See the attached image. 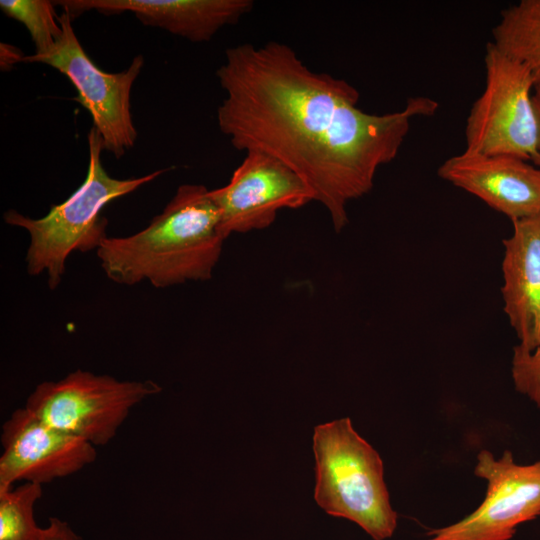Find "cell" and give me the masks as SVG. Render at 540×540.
<instances>
[{"label": "cell", "instance_id": "1", "mask_svg": "<svg viewBox=\"0 0 540 540\" xmlns=\"http://www.w3.org/2000/svg\"><path fill=\"white\" fill-rule=\"evenodd\" d=\"M216 77L226 94L217 109L220 131L238 151L264 152L296 172L336 232L348 223V203L366 195L379 167L396 158L412 120L439 107L419 96L398 111L367 113L352 84L311 70L277 41L227 49Z\"/></svg>", "mask_w": 540, "mask_h": 540}, {"label": "cell", "instance_id": "2", "mask_svg": "<svg viewBox=\"0 0 540 540\" xmlns=\"http://www.w3.org/2000/svg\"><path fill=\"white\" fill-rule=\"evenodd\" d=\"M225 239L209 190L183 184L146 228L126 237H107L96 254L107 278L117 284L148 281L166 288L210 279Z\"/></svg>", "mask_w": 540, "mask_h": 540}, {"label": "cell", "instance_id": "3", "mask_svg": "<svg viewBox=\"0 0 540 540\" xmlns=\"http://www.w3.org/2000/svg\"><path fill=\"white\" fill-rule=\"evenodd\" d=\"M87 139V175L72 195L64 202L51 206L42 218L33 219L13 209L3 214L5 223L29 233L30 244L25 258L27 272L32 276L47 272L51 290L61 283L66 260L72 252L97 250L108 237V221L101 215L102 209L112 200L137 190L171 169L154 171L138 178H113L102 165L104 144L94 126Z\"/></svg>", "mask_w": 540, "mask_h": 540}, {"label": "cell", "instance_id": "4", "mask_svg": "<svg viewBox=\"0 0 540 540\" xmlns=\"http://www.w3.org/2000/svg\"><path fill=\"white\" fill-rule=\"evenodd\" d=\"M313 452L318 506L356 523L374 540L392 537L398 515L390 503L383 461L350 418L316 426Z\"/></svg>", "mask_w": 540, "mask_h": 540}, {"label": "cell", "instance_id": "5", "mask_svg": "<svg viewBox=\"0 0 540 540\" xmlns=\"http://www.w3.org/2000/svg\"><path fill=\"white\" fill-rule=\"evenodd\" d=\"M485 87L466 119L465 151L519 157L540 167L530 71L491 41L484 55Z\"/></svg>", "mask_w": 540, "mask_h": 540}, {"label": "cell", "instance_id": "6", "mask_svg": "<svg viewBox=\"0 0 540 540\" xmlns=\"http://www.w3.org/2000/svg\"><path fill=\"white\" fill-rule=\"evenodd\" d=\"M162 387L152 380H118L78 369L39 383L25 408L46 424L93 446L108 444L130 411Z\"/></svg>", "mask_w": 540, "mask_h": 540}, {"label": "cell", "instance_id": "7", "mask_svg": "<svg viewBox=\"0 0 540 540\" xmlns=\"http://www.w3.org/2000/svg\"><path fill=\"white\" fill-rule=\"evenodd\" d=\"M59 22L62 34L55 46L44 54L24 56L23 61L42 63L65 75L78 92L75 101L89 111L93 126L103 140L104 150L120 158L134 146L137 138L130 96L144 59L138 55L126 70L105 72L83 49L67 11L63 10Z\"/></svg>", "mask_w": 540, "mask_h": 540}, {"label": "cell", "instance_id": "8", "mask_svg": "<svg viewBox=\"0 0 540 540\" xmlns=\"http://www.w3.org/2000/svg\"><path fill=\"white\" fill-rule=\"evenodd\" d=\"M474 473L487 482L481 505L452 525L430 530L426 540H510L520 524L540 516V460L521 465L508 450L499 459L482 450Z\"/></svg>", "mask_w": 540, "mask_h": 540}, {"label": "cell", "instance_id": "9", "mask_svg": "<svg viewBox=\"0 0 540 540\" xmlns=\"http://www.w3.org/2000/svg\"><path fill=\"white\" fill-rule=\"evenodd\" d=\"M225 238L269 227L281 209H297L314 201L307 183L277 158L247 151L229 182L209 190Z\"/></svg>", "mask_w": 540, "mask_h": 540}, {"label": "cell", "instance_id": "10", "mask_svg": "<svg viewBox=\"0 0 540 540\" xmlns=\"http://www.w3.org/2000/svg\"><path fill=\"white\" fill-rule=\"evenodd\" d=\"M0 491L16 482L45 484L77 473L97 457L92 444L60 431L25 407L2 425Z\"/></svg>", "mask_w": 540, "mask_h": 540}, {"label": "cell", "instance_id": "11", "mask_svg": "<svg viewBox=\"0 0 540 540\" xmlns=\"http://www.w3.org/2000/svg\"><path fill=\"white\" fill-rule=\"evenodd\" d=\"M437 173L511 221L540 214V167L519 157L464 150L446 159Z\"/></svg>", "mask_w": 540, "mask_h": 540}, {"label": "cell", "instance_id": "12", "mask_svg": "<svg viewBox=\"0 0 540 540\" xmlns=\"http://www.w3.org/2000/svg\"><path fill=\"white\" fill-rule=\"evenodd\" d=\"M72 19L95 10L111 15L131 12L144 25L164 29L191 42L209 41L221 28L249 13L251 0H61L53 1Z\"/></svg>", "mask_w": 540, "mask_h": 540}, {"label": "cell", "instance_id": "13", "mask_svg": "<svg viewBox=\"0 0 540 540\" xmlns=\"http://www.w3.org/2000/svg\"><path fill=\"white\" fill-rule=\"evenodd\" d=\"M512 224L503 240V309L518 346L532 351L540 346V214Z\"/></svg>", "mask_w": 540, "mask_h": 540}, {"label": "cell", "instance_id": "14", "mask_svg": "<svg viewBox=\"0 0 540 540\" xmlns=\"http://www.w3.org/2000/svg\"><path fill=\"white\" fill-rule=\"evenodd\" d=\"M491 41L523 64L540 84V0H521L500 12Z\"/></svg>", "mask_w": 540, "mask_h": 540}, {"label": "cell", "instance_id": "15", "mask_svg": "<svg viewBox=\"0 0 540 540\" xmlns=\"http://www.w3.org/2000/svg\"><path fill=\"white\" fill-rule=\"evenodd\" d=\"M41 496L42 485L30 482L0 491V540H39L34 507Z\"/></svg>", "mask_w": 540, "mask_h": 540}, {"label": "cell", "instance_id": "16", "mask_svg": "<svg viewBox=\"0 0 540 540\" xmlns=\"http://www.w3.org/2000/svg\"><path fill=\"white\" fill-rule=\"evenodd\" d=\"M55 4L48 0H1L2 12L21 22L35 45L34 54L51 50L62 34Z\"/></svg>", "mask_w": 540, "mask_h": 540}, {"label": "cell", "instance_id": "17", "mask_svg": "<svg viewBox=\"0 0 540 540\" xmlns=\"http://www.w3.org/2000/svg\"><path fill=\"white\" fill-rule=\"evenodd\" d=\"M511 374L516 390L526 395L540 410V346L532 351L515 346Z\"/></svg>", "mask_w": 540, "mask_h": 540}, {"label": "cell", "instance_id": "18", "mask_svg": "<svg viewBox=\"0 0 540 540\" xmlns=\"http://www.w3.org/2000/svg\"><path fill=\"white\" fill-rule=\"evenodd\" d=\"M39 540H81V538L68 522L51 517L48 525L42 528Z\"/></svg>", "mask_w": 540, "mask_h": 540}, {"label": "cell", "instance_id": "19", "mask_svg": "<svg viewBox=\"0 0 540 540\" xmlns=\"http://www.w3.org/2000/svg\"><path fill=\"white\" fill-rule=\"evenodd\" d=\"M17 48L8 44H1V68L10 69L17 62L23 61L24 55Z\"/></svg>", "mask_w": 540, "mask_h": 540}, {"label": "cell", "instance_id": "20", "mask_svg": "<svg viewBox=\"0 0 540 540\" xmlns=\"http://www.w3.org/2000/svg\"><path fill=\"white\" fill-rule=\"evenodd\" d=\"M533 106L536 114L539 136V150H540V84L534 87L532 94Z\"/></svg>", "mask_w": 540, "mask_h": 540}]
</instances>
